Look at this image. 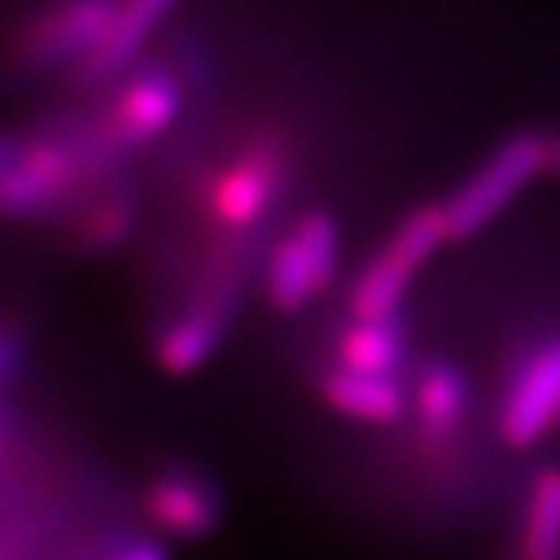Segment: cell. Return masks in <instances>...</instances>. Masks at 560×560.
Returning <instances> with one entry per match:
<instances>
[{"label":"cell","mask_w":560,"mask_h":560,"mask_svg":"<svg viewBox=\"0 0 560 560\" xmlns=\"http://www.w3.org/2000/svg\"><path fill=\"white\" fill-rule=\"evenodd\" d=\"M104 155L92 138H9L0 163V203L15 221H35L67 207Z\"/></svg>","instance_id":"cell-1"},{"label":"cell","mask_w":560,"mask_h":560,"mask_svg":"<svg viewBox=\"0 0 560 560\" xmlns=\"http://www.w3.org/2000/svg\"><path fill=\"white\" fill-rule=\"evenodd\" d=\"M289 149L280 138L249 140L237 155L214 166L200 186V207L221 235H252L275 212L289 180Z\"/></svg>","instance_id":"cell-2"},{"label":"cell","mask_w":560,"mask_h":560,"mask_svg":"<svg viewBox=\"0 0 560 560\" xmlns=\"http://www.w3.org/2000/svg\"><path fill=\"white\" fill-rule=\"evenodd\" d=\"M184 83L161 60H140L106 97L89 138L104 155H126L155 143L170 132L184 112Z\"/></svg>","instance_id":"cell-3"},{"label":"cell","mask_w":560,"mask_h":560,"mask_svg":"<svg viewBox=\"0 0 560 560\" xmlns=\"http://www.w3.org/2000/svg\"><path fill=\"white\" fill-rule=\"evenodd\" d=\"M340 272V226L324 209H310L269 249L266 301L280 315H298L335 287Z\"/></svg>","instance_id":"cell-4"},{"label":"cell","mask_w":560,"mask_h":560,"mask_svg":"<svg viewBox=\"0 0 560 560\" xmlns=\"http://www.w3.org/2000/svg\"><path fill=\"white\" fill-rule=\"evenodd\" d=\"M549 166V138L540 132H517L480 163L464 186L443 203L452 241H469L524 192Z\"/></svg>","instance_id":"cell-5"},{"label":"cell","mask_w":560,"mask_h":560,"mask_svg":"<svg viewBox=\"0 0 560 560\" xmlns=\"http://www.w3.org/2000/svg\"><path fill=\"white\" fill-rule=\"evenodd\" d=\"M560 429V326L529 340L503 381L498 435L509 450H532Z\"/></svg>","instance_id":"cell-6"},{"label":"cell","mask_w":560,"mask_h":560,"mask_svg":"<svg viewBox=\"0 0 560 560\" xmlns=\"http://www.w3.org/2000/svg\"><path fill=\"white\" fill-rule=\"evenodd\" d=\"M115 12L118 0H44L23 21L18 58L32 72H78L106 44Z\"/></svg>","instance_id":"cell-7"},{"label":"cell","mask_w":560,"mask_h":560,"mask_svg":"<svg viewBox=\"0 0 560 560\" xmlns=\"http://www.w3.org/2000/svg\"><path fill=\"white\" fill-rule=\"evenodd\" d=\"M418 441L429 457L450 455L469 412V381L452 361H429L412 389Z\"/></svg>","instance_id":"cell-8"},{"label":"cell","mask_w":560,"mask_h":560,"mask_svg":"<svg viewBox=\"0 0 560 560\" xmlns=\"http://www.w3.org/2000/svg\"><path fill=\"white\" fill-rule=\"evenodd\" d=\"M177 3L180 0H118V12L106 44L78 72H72V81L78 86L95 89L124 78L143 60L149 40L175 12Z\"/></svg>","instance_id":"cell-9"},{"label":"cell","mask_w":560,"mask_h":560,"mask_svg":"<svg viewBox=\"0 0 560 560\" xmlns=\"http://www.w3.org/2000/svg\"><path fill=\"white\" fill-rule=\"evenodd\" d=\"M232 317V295L198 298L163 326L155 340V358L170 375H192L221 349Z\"/></svg>","instance_id":"cell-10"},{"label":"cell","mask_w":560,"mask_h":560,"mask_svg":"<svg viewBox=\"0 0 560 560\" xmlns=\"http://www.w3.org/2000/svg\"><path fill=\"white\" fill-rule=\"evenodd\" d=\"M143 512L149 524L177 540L207 538L221 521V501L207 478L175 469L149 483L143 494Z\"/></svg>","instance_id":"cell-11"},{"label":"cell","mask_w":560,"mask_h":560,"mask_svg":"<svg viewBox=\"0 0 560 560\" xmlns=\"http://www.w3.org/2000/svg\"><path fill=\"white\" fill-rule=\"evenodd\" d=\"M320 395L338 415L369 427L400 423L409 409L404 384L395 375H361L335 366L320 381Z\"/></svg>","instance_id":"cell-12"},{"label":"cell","mask_w":560,"mask_h":560,"mask_svg":"<svg viewBox=\"0 0 560 560\" xmlns=\"http://www.w3.org/2000/svg\"><path fill=\"white\" fill-rule=\"evenodd\" d=\"M406 326L392 320H352L335 338V366L361 375H395L406 361Z\"/></svg>","instance_id":"cell-13"},{"label":"cell","mask_w":560,"mask_h":560,"mask_svg":"<svg viewBox=\"0 0 560 560\" xmlns=\"http://www.w3.org/2000/svg\"><path fill=\"white\" fill-rule=\"evenodd\" d=\"M415 269L400 252L389 244L354 275L349 287L347 310L352 320H392L400 317L406 289L412 283Z\"/></svg>","instance_id":"cell-14"},{"label":"cell","mask_w":560,"mask_h":560,"mask_svg":"<svg viewBox=\"0 0 560 560\" xmlns=\"http://www.w3.org/2000/svg\"><path fill=\"white\" fill-rule=\"evenodd\" d=\"M521 560H560V466H544L529 483Z\"/></svg>","instance_id":"cell-15"},{"label":"cell","mask_w":560,"mask_h":560,"mask_svg":"<svg viewBox=\"0 0 560 560\" xmlns=\"http://www.w3.org/2000/svg\"><path fill=\"white\" fill-rule=\"evenodd\" d=\"M135 226V200L129 192H106L83 212L78 223V244L89 252L124 244Z\"/></svg>","instance_id":"cell-16"},{"label":"cell","mask_w":560,"mask_h":560,"mask_svg":"<svg viewBox=\"0 0 560 560\" xmlns=\"http://www.w3.org/2000/svg\"><path fill=\"white\" fill-rule=\"evenodd\" d=\"M101 560H170V555L152 538H120L106 546Z\"/></svg>","instance_id":"cell-17"},{"label":"cell","mask_w":560,"mask_h":560,"mask_svg":"<svg viewBox=\"0 0 560 560\" xmlns=\"http://www.w3.org/2000/svg\"><path fill=\"white\" fill-rule=\"evenodd\" d=\"M546 172L560 177V132L549 135V166H546Z\"/></svg>","instance_id":"cell-18"}]
</instances>
